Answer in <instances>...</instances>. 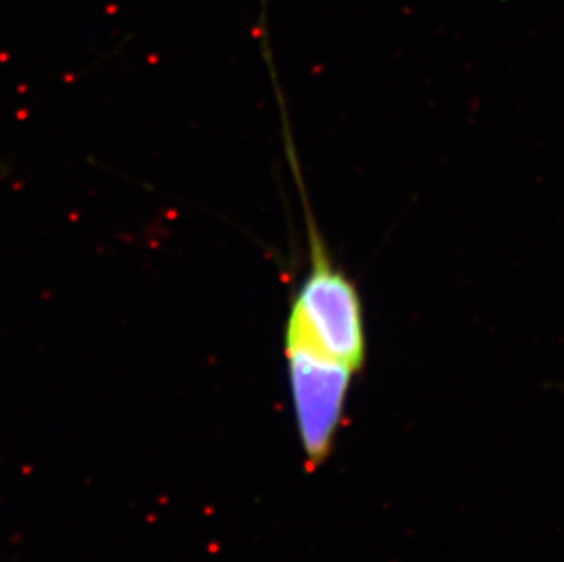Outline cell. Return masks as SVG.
Masks as SVG:
<instances>
[{"instance_id": "6da1fadb", "label": "cell", "mask_w": 564, "mask_h": 562, "mask_svg": "<svg viewBox=\"0 0 564 562\" xmlns=\"http://www.w3.org/2000/svg\"><path fill=\"white\" fill-rule=\"evenodd\" d=\"M310 267L289 305L285 350H300L338 361L360 372L368 355L364 303L355 281L335 266L310 205Z\"/></svg>"}, {"instance_id": "7a4b0ae2", "label": "cell", "mask_w": 564, "mask_h": 562, "mask_svg": "<svg viewBox=\"0 0 564 562\" xmlns=\"http://www.w3.org/2000/svg\"><path fill=\"white\" fill-rule=\"evenodd\" d=\"M285 358L300 441L310 462L319 464L330 453L358 372L296 350H285Z\"/></svg>"}]
</instances>
